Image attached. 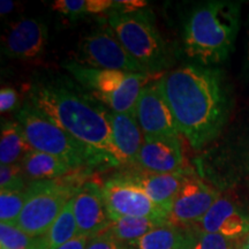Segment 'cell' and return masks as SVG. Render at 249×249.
Listing matches in <instances>:
<instances>
[{"label": "cell", "mask_w": 249, "mask_h": 249, "mask_svg": "<svg viewBox=\"0 0 249 249\" xmlns=\"http://www.w3.org/2000/svg\"><path fill=\"white\" fill-rule=\"evenodd\" d=\"M189 227L236 241L249 232V219L229 197H218L200 222Z\"/></svg>", "instance_id": "14"}, {"label": "cell", "mask_w": 249, "mask_h": 249, "mask_svg": "<svg viewBox=\"0 0 249 249\" xmlns=\"http://www.w3.org/2000/svg\"><path fill=\"white\" fill-rule=\"evenodd\" d=\"M86 249H127L126 245L121 244L107 232H103L90 239Z\"/></svg>", "instance_id": "28"}, {"label": "cell", "mask_w": 249, "mask_h": 249, "mask_svg": "<svg viewBox=\"0 0 249 249\" xmlns=\"http://www.w3.org/2000/svg\"><path fill=\"white\" fill-rule=\"evenodd\" d=\"M141 171L174 173L182 170L183 151L179 138L144 139L136 164Z\"/></svg>", "instance_id": "15"}, {"label": "cell", "mask_w": 249, "mask_h": 249, "mask_svg": "<svg viewBox=\"0 0 249 249\" xmlns=\"http://www.w3.org/2000/svg\"><path fill=\"white\" fill-rule=\"evenodd\" d=\"M193 227L164 224L138 240L124 244L130 249H188L195 238Z\"/></svg>", "instance_id": "18"}, {"label": "cell", "mask_w": 249, "mask_h": 249, "mask_svg": "<svg viewBox=\"0 0 249 249\" xmlns=\"http://www.w3.org/2000/svg\"><path fill=\"white\" fill-rule=\"evenodd\" d=\"M80 187L55 180H38L26 188L27 200L17 225L30 236L44 235Z\"/></svg>", "instance_id": "7"}, {"label": "cell", "mask_w": 249, "mask_h": 249, "mask_svg": "<svg viewBox=\"0 0 249 249\" xmlns=\"http://www.w3.org/2000/svg\"><path fill=\"white\" fill-rule=\"evenodd\" d=\"M112 139L124 164H136L144 135L134 114L117 113L108 110Z\"/></svg>", "instance_id": "17"}, {"label": "cell", "mask_w": 249, "mask_h": 249, "mask_svg": "<svg viewBox=\"0 0 249 249\" xmlns=\"http://www.w3.org/2000/svg\"><path fill=\"white\" fill-rule=\"evenodd\" d=\"M235 249H236V246H235Z\"/></svg>", "instance_id": "37"}, {"label": "cell", "mask_w": 249, "mask_h": 249, "mask_svg": "<svg viewBox=\"0 0 249 249\" xmlns=\"http://www.w3.org/2000/svg\"><path fill=\"white\" fill-rule=\"evenodd\" d=\"M24 172L21 164L0 166V189L1 192H20L24 189Z\"/></svg>", "instance_id": "25"}, {"label": "cell", "mask_w": 249, "mask_h": 249, "mask_svg": "<svg viewBox=\"0 0 249 249\" xmlns=\"http://www.w3.org/2000/svg\"><path fill=\"white\" fill-rule=\"evenodd\" d=\"M248 60H249V53H248Z\"/></svg>", "instance_id": "36"}, {"label": "cell", "mask_w": 249, "mask_h": 249, "mask_svg": "<svg viewBox=\"0 0 249 249\" xmlns=\"http://www.w3.org/2000/svg\"><path fill=\"white\" fill-rule=\"evenodd\" d=\"M195 232V238L188 249H235L236 241L230 240L219 234Z\"/></svg>", "instance_id": "26"}, {"label": "cell", "mask_w": 249, "mask_h": 249, "mask_svg": "<svg viewBox=\"0 0 249 249\" xmlns=\"http://www.w3.org/2000/svg\"><path fill=\"white\" fill-rule=\"evenodd\" d=\"M240 26V6L231 1H209L189 14L183 30V49L203 66L226 60Z\"/></svg>", "instance_id": "3"}, {"label": "cell", "mask_w": 249, "mask_h": 249, "mask_svg": "<svg viewBox=\"0 0 249 249\" xmlns=\"http://www.w3.org/2000/svg\"><path fill=\"white\" fill-rule=\"evenodd\" d=\"M147 5L148 2L144 1V0H119V1H113V8L111 11L129 14L144 9V7H147Z\"/></svg>", "instance_id": "29"}, {"label": "cell", "mask_w": 249, "mask_h": 249, "mask_svg": "<svg viewBox=\"0 0 249 249\" xmlns=\"http://www.w3.org/2000/svg\"><path fill=\"white\" fill-rule=\"evenodd\" d=\"M103 197L111 220L123 217H142L167 220L169 214L157 207L143 189L128 177L116 176L102 186Z\"/></svg>", "instance_id": "9"}, {"label": "cell", "mask_w": 249, "mask_h": 249, "mask_svg": "<svg viewBox=\"0 0 249 249\" xmlns=\"http://www.w3.org/2000/svg\"><path fill=\"white\" fill-rule=\"evenodd\" d=\"M18 92L17 90L13 88H1V91H0V111L1 113H5V112L11 111L12 108H14L18 104Z\"/></svg>", "instance_id": "30"}, {"label": "cell", "mask_w": 249, "mask_h": 249, "mask_svg": "<svg viewBox=\"0 0 249 249\" xmlns=\"http://www.w3.org/2000/svg\"><path fill=\"white\" fill-rule=\"evenodd\" d=\"M34 150L26 138L24 130L15 121H2L0 140V161L1 165L18 164L28 152Z\"/></svg>", "instance_id": "20"}, {"label": "cell", "mask_w": 249, "mask_h": 249, "mask_svg": "<svg viewBox=\"0 0 249 249\" xmlns=\"http://www.w3.org/2000/svg\"><path fill=\"white\" fill-rule=\"evenodd\" d=\"M0 249H42L40 236L34 238L17 225L0 224Z\"/></svg>", "instance_id": "23"}, {"label": "cell", "mask_w": 249, "mask_h": 249, "mask_svg": "<svg viewBox=\"0 0 249 249\" xmlns=\"http://www.w3.org/2000/svg\"><path fill=\"white\" fill-rule=\"evenodd\" d=\"M160 86L179 134L201 149L219 134L229 114V96L219 71L185 65L167 71Z\"/></svg>", "instance_id": "1"}, {"label": "cell", "mask_w": 249, "mask_h": 249, "mask_svg": "<svg viewBox=\"0 0 249 249\" xmlns=\"http://www.w3.org/2000/svg\"><path fill=\"white\" fill-rule=\"evenodd\" d=\"M64 67L89 95L107 105L110 111L134 116L140 93L152 76L144 73L99 70L73 60L65 62Z\"/></svg>", "instance_id": "6"}, {"label": "cell", "mask_w": 249, "mask_h": 249, "mask_svg": "<svg viewBox=\"0 0 249 249\" xmlns=\"http://www.w3.org/2000/svg\"><path fill=\"white\" fill-rule=\"evenodd\" d=\"M21 163L28 178L36 180H52L70 173L73 169L60 158L37 150H31L24 156Z\"/></svg>", "instance_id": "19"}, {"label": "cell", "mask_w": 249, "mask_h": 249, "mask_svg": "<svg viewBox=\"0 0 249 249\" xmlns=\"http://www.w3.org/2000/svg\"><path fill=\"white\" fill-rule=\"evenodd\" d=\"M48 26L37 18H21L9 27L2 38L1 50L9 58L35 59L48 44Z\"/></svg>", "instance_id": "13"}, {"label": "cell", "mask_w": 249, "mask_h": 249, "mask_svg": "<svg viewBox=\"0 0 249 249\" xmlns=\"http://www.w3.org/2000/svg\"><path fill=\"white\" fill-rule=\"evenodd\" d=\"M107 24L127 52L144 67L148 74L154 75L169 67L171 51L158 30L150 9L129 14L110 11Z\"/></svg>", "instance_id": "5"}, {"label": "cell", "mask_w": 249, "mask_h": 249, "mask_svg": "<svg viewBox=\"0 0 249 249\" xmlns=\"http://www.w3.org/2000/svg\"><path fill=\"white\" fill-rule=\"evenodd\" d=\"M77 62L99 70L148 74L144 67L124 48L110 27L91 31L80 44Z\"/></svg>", "instance_id": "8"}, {"label": "cell", "mask_w": 249, "mask_h": 249, "mask_svg": "<svg viewBox=\"0 0 249 249\" xmlns=\"http://www.w3.org/2000/svg\"><path fill=\"white\" fill-rule=\"evenodd\" d=\"M126 176L141 187L143 192L157 207H160L169 214L174 198L188 174L183 170L179 172L164 174L145 172V171L140 170L134 173L126 174Z\"/></svg>", "instance_id": "16"}, {"label": "cell", "mask_w": 249, "mask_h": 249, "mask_svg": "<svg viewBox=\"0 0 249 249\" xmlns=\"http://www.w3.org/2000/svg\"><path fill=\"white\" fill-rule=\"evenodd\" d=\"M29 104L77 141L102 156L110 166L124 160L112 139L108 110L66 80H42L30 87Z\"/></svg>", "instance_id": "2"}, {"label": "cell", "mask_w": 249, "mask_h": 249, "mask_svg": "<svg viewBox=\"0 0 249 249\" xmlns=\"http://www.w3.org/2000/svg\"><path fill=\"white\" fill-rule=\"evenodd\" d=\"M14 7L15 4L12 0H1V1H0V14L7 15L13 11Z\"/></svg>", "instance_id": "33"}, {"label": "cell", "mask_w": 249, "mask_h": 249, "mask_svg": "<svg viewBox=\"0 0 249 249\" xmlns=\"http://www.w3.org/2000/svg\"><path fill=\"white\" fill-rule=\"evenodd\" d=\"M135 118L144 139L179 138V130L161 92L160 81L149 82L142 89L136 103Z\"/></svg>", "instance_id": "10"}, {"label": "cell", "mask_w": 249, "mask_h": 249, "mask_svg": "<svg viewBox=\"0 0 249 249\" xmlns=\"http://www.w3.org/2000/svg\"><path fill=\"white\" fill-rule=\"evenodd\" d=\"M90 241L89 238L82 235H77L74 239H71L70 242L61 246L59 249H86Z\"/></svg>", "instance_id": "32"}, {"label": "cell", "mask_w": 249, "mask_h": 249, "mask_svg": "<svg viewBox=\"0 0 249 249\" xmlns=\"http://www.w3.org/2000/svg\"><path fill=\"white\" fill-rule=\"evenodd\" d=\"M17 119L34 150L55 156L73 170L110 166L102 156L40 114L29 103L20 108Z\"/></svg>", "instance_id": "4"}, {"label": "cell", "mask_w": 249, "mask_h": 249, "mask_svg": "<svg viewBox=\"0 0 249 249\" xmlns=\"http://www.w3.org/2000/svg\"><path fill=\"white\" fill-rule=\"evenodd\" d=\"M236 249H249V232L240 240H236Z\"/></svg>", "instance_id": "34"}, {"label": "cell", "mask_w": 249, "mask_h": 249, "mask_svg": "<svg viewBox=\"0 0 249 249\" xmlns=\"http://www.w3.org/2000/svg\"><path fill=\"white\" fill-rule=\"evenodd\" d=\"M126 247H127V246H126ZM127 249H130V248H129V247H127Z\"/></svg>", "instance_id": "35"}, {"label": "cell", "mask_w": 249, "mask_h": 249, "mask_svg": "<svg viewBox=\"0 0 249 249\" xmlns=\"http://www.w3.org/2000/svg\"><path fill=\"white\" fill-rule=\"evenodd\" d=\"M74 216L77 235L92 239L107 231L111 219L103 197L102 186L93 181L80 186L74 196Z\"/></svg>", "instance_id": "12"}, {"label": "cell", "mask_w": 249, "mask_h": 249, "mask_svg": "<svg viewBox=\"0 0 249 249\" xmlns=\"http://www.w3.org/2000/svg\"><path fill=\"white\" fill-rule=\"evenodd\" d=\"M113 8V1L111 0H87V13L102 14L107 13Z\"/></svg>", "instance_id": "31"}, {"label": "cell", "mask_w": 249, "mask_h": 249, "mask_svg": "<svg viewBox=\"0 0 249 249\" xmlns=\"http://www.w3.org/2000/svg\"><path fill=\"white\" fill-rule=\"evenodd\" d=\"M77 236V225L74 216V197L65 205L52 226L40 236L42 249H59Z\"/></svg>", "instance_id": "22"}, {"label": "cell", "mask_w": 249, "mask_h": 249, "mask_svg": "<svg viewBox=\"0 0 249 249\" xmlns=\"http://www.w3.org/2000/svg\"><path fill=\"white\" fill-rule=\"evenodd\" d=\"M169 223L165 219H154V218L142 217H123L116 220H111L110 225L107 229L108 234L113 236L121 244L129 242L142 238L157 226Z\"/></svg>", "instance_id": "21"}, {"label": "cell", "mask_w": 249, "mask_h": 249, "mask_svg": "<svg viewBox=\"0 0 249 249\" xmlns=\"http://www.w3.org/2000/svg\"><path fill=\"white\" fill-rule=\"evenodd\" d=\"M27 200L26 191L0 192V220L15 225Z\"/></svg>", "instance_id": "24"}, {"label": "cell", "mask_w": 249, "mask_h": 249, "mask_svg": "<svg viewBox=\"0 0 249 249\" xmlns=\"http://www.w3.org/2000/svg\"><path fill=\"white\" fill-rule=\"evenodd\" d=\"M52 9L73 20L88 14L87 0H57L52 4Z\"/></svg>", "instance_id": "27"}, {"label": "cell", "mask_w": 249, "mask_h": 249, "mask_svg": "<svg viewBox=\"0 0 249 249\" xmlns=\"http://www.w3.org/2000/svg\"><path fill=\"white\" fill-rule=\"evenodd\" d=\"M218 197V193L203 180L187 176L174 198L167 222L181 227L195 225L209 211Z\"/></svg>", "instance_id": "11"}]
</instances>
